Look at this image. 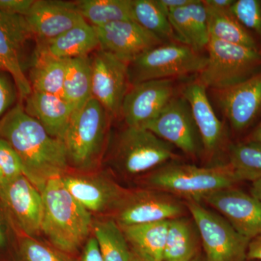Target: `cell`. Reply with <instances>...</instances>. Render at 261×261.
I'll return each mask as SVG.
<instances>
[{"mask_svg": "<svg viewBox=\"0 0 261 261\" xmlns=\"http://www.w3.org/2000/svg\"><path fill=\"white\" fill-rule=\"evenodd\" d=\"M200 240L193 220L183 216L169 220L163 261H191L198 255Z\"/></svg>", "mask_w": 261, "mask_h": 261, "instance_id": "obj_24", "label": "cell"}, {"mask_svg": "<svg viewBox=\"0 0 261 261\" xmlns=\"http://www.w3.org/2000/svg\"><path fill=\"white\" fill-rule=\"evenodd\" d=\"M247 259L261 260V235L252 239L249 244Z\"/></svg>", "mask_w": 261, "mask_h": 261, "instance_id": "obj_40", "label": "cell"}, {"mask_svg": "<svg viewBox=\"0 0 261 261\" xmlns=\"http://www.w3.org/2000/svg\"><path fill=\"white\" fill-rule=\"evenodd\" d=\"M207 61V56L184 43H163L128 63L130 85L200 73Z\"/></svg>", "mask_w": 261, "mask_h": 261, "instance_id": "obj_6", "label": "cell"}, {"mask_svg": "<svg viewBox=\"0 0 261 261\" xmlns=\"http://www.w3.org/2000/svg\"><path fill=\"white\" fill-rule=\"evenodd\" d=\"M238 182L229 165L199 167L169 163L150 173L146 184L157 191L200 202L206 196Z\"/></svg>", "mask_w": 261, "mask_h": 261, "instance_id": "obj_4", "label": "cell"}, {"mask_svg": "<svg viewBox=\"0 0 261 261\" xmlns=\"http://www.w3.org/2000/svg\"><path fill=\"white\" fill-rule=\"evenodd\" d=\"M173 146L141 127L126 126L115 137L109 154L110 164L126 176H137L174 159Z\"/></svg>", "mask_w": 261, "mask_h": 261, "instance_id": "obj_5", "label": "cell"}, {"mask_svg": "<svg viewBox=\"0 0 261 261\" xmlns=\"http://www.w3.org/2000/svg\"><path fill=\"white\" fill-rule=\"evenodd\" d=\"M194 0H155L156 4L166 15L178 8H183L192 3Z\"/></svg>", "mask_w": 261, "mask_h": 261, "instance_id": "obj_39", "label": "cell"}, {"mask_svg": "<svg viewBox=\"0 0 261 261\" xmlns=\"http://www.w3.org/2000/svg\"><path fill=\"white\" fill-rule=\"evenodd\" d=\"M0 200L23 237L42 232V193L24 175L0 185Z\"/></svg>", "mask_w": 261, "mask_h": 261, "instance_id": "obj_10", "label": "cell"}, {"mask_svg": "<svg viewBox=\"0 0 261 261\" xmlns=\"http://www.w3.org/2000/svg\"><path fill=\"white\" fill-rule=\"evenodd\" d=\"M15 92L14 87L5 75L0 74V116L12 106L14 102Z\"/></svg>", "mask_w": 261, "mask_h": 261, "instance_id": "obj_36", "label": "cell"}, {"mask_svg": "<svg viewBox=\"0 0 261 261\" xmlns=\"http://www.w3.org/2000/svg\"><path fill=\"white\" fill-rule=\"evenodd\" d=\"M132 19L163 43L181 42L155 0H132Z\"/></svg>", "mask_w": 261, "mask_h": 261, "instance_id": "obj_29", "label": "cell"}, {"mask_svg": "<svg viewBox=\"0 0 261 261\" xmlns=\"http://www.w3.org/2000/svg\"><path fill=\"white\" fill-rule=\"evenodd\" d=\"M208 261H245L251 240L240 234L223 216L200 202L187 201Z\"/></svg>", "mask_w": 261, "mask_h": 261, "instance_id": "obj_8", "label": "cell"}, {"mask_svg": "<svg viewBox=\"0 0 261 261\" xmlns=\"http://www.w3.org/2000/svg\"><path fill=\"white\" fill-rule=\"evenodd\" d=\"M18 250L21 261H73L69 255L29 237H22Z\"/></svg>", "mask_w": 261, "mask_h": 261, "instance_id": "obj_32", "label": "cell"}, {"mask_svg": "<svg viewBox=\"0 0 261 261\" xmlns=\"http://www.w3.org/2000/svg\"><path fill=\"white\" fill-rule=\"evenodd\" d=\"M145 128L190 156L198 154L202 146L191 108L182 95L173 97Z\"/></svg>", "mask_w": 261, "mask_h": 261, "instance_id": "obj_11", "label": "cell"}, {"mask_svg": "<svg viewBox=\"0 0 261 261\" xmlns=\"http://www.w3.org/2000/svg\"><path fill=\"white\" fill-rule=\"evenodd\" d=\"M99 49L126 63L163 42L134 20L113 22L94 27Z\"/></svg>", "mask_w": 261, "mask_h": 261, "instance_id": "obj_15", "label": "cell"}, {"mask_svg": "<svg viewBox=\"0 0 261 261\" xmlns=\"http://www.w3.org/2000/svg\"><path fill=\"white\" fill-rule=\"evenodd\" d=\"M130 261H148L146 260L142 256H140L139 254L134 251V250H130Z\"/></svg>", "mask_w": 261, "mask_h": 261, "instance_id": "obj_45", "label": "cell"}, {"mask_svg": "<svg viewBox=\"0 0 261 261\" xmlns=\"http://www.w3.org/2000/svg\"><path fill=\"white\" fill-rule=\"evenodd\" d=\"M0 169L7 181L23 175V164L16 151L0 138Z\"/></svg>", "mask_w": 261, "mask_h": 261, "instance_id": "obj_35", "label": "cell"}, {"mask_svg": "<svg viewBox=\"0 0 261 261\" xmlns=\"http://www.w3.org/2000/svg\"><path fill=\"white\" fill-rule=\"evenodd\" d=\"M207 61L197 80L206 88L221 90L261 71V51L210 38Z\"/></svg>", "mask_w": 261, "mask_h": 261, "instance_id": "obj_7", "label": "cell"}, {"mask_svg": "<svg viewBox=\"0 0 261 261\" xmlns=\"http://www.w3.org/2000/svg\"><path fill=\"white\" fill-rule=\"evenodd\" d=\"M231 11L247 30L256 34L261 51V0H235Z\"/></svg>", "mask_w": 261, "mask_h": 261, "instance_id": "obj_33", "label": "cell"}, {"mask_svg": "<svg viewBox=\"0 0 261 261\" xmlns=\"http://www.w3.org/2000/svg\"><path fill=\"white\" fill-rule=\"evenodd\" d=\"M184 206L173 195L157 191L128 192L115 211L120 226H135L181 217Z\"/></svg>", "mask_w": 261, "mask_h": 261, "instance_id": "obj_13", "label": "cell"}, {"mask_svg": "<svg viewBox=\"0 0 261 261\" xmlns=\"http://www.w3.org/2000/svg\"><path fill=\"white\" fill-rule=\"evenodd\" d=\"M8 244V234L3 219L0 217V249L4 248Z\"/></svg>", "mask_w": 261, "mask_h": 261, "instance_id": "obj_42", "label": "cell"}, {"mask_svg": "<svg viewBox=\"0 0 261 261\" xmlns=\"http://www.w3.org/2000/svg\"><path fill=\"white\" fill-rule=\"evenodd\" d=\"M111 120L92 97L74 111L61 139L69 166L82 172L97 167L109 138Z\"/></svg>", "mask_w": 261, "mask_h": 261, "instance_id": "obj_3", "label": "cell"}, {"mask_svg": "<svg viewBox=\"0 0 261 261\" xmlns=\"http://www.w3.org/2000/svg\"><path fill=\"white\" fill-rule=\"evenodd\" d=\"M32 38L25 17L0 10V63L11 75L21 99L32 92L21 62L22 49Z\"/></svg>", "mask_w": 261, "mask_h": 261, "instance_id": "obj_14", "label": "cell"}, {"mask_svg": "<svg viewBox=\"0 0 261 261\" xmlns=\"http://www.w3.org/2000/svg\"><path fill=\"white\" fill-rule=\"evenodd\" d=\"M67 61L37 47L29 73V81L32 91L63 97Z\"/></svg>", "mask_w": 261, "mask_h": 261, "instance_id": "obj_25", "label": "cell"}, {"mask_svg": "<svg viewBox=\"0 0 261 261\" xmlns=\"http://www.w3.org/2000/svg\"><path fill=\"white\" fill-rule=\"evenodd\" d=\"M92 229L103 260L130 261L129 245L121 227L114 219L95 221Z\"/></svg>", "mask_w": 261, "mask_h": 261, "instance_id": "obj_31", "label": "cell"}, {"mask_svg": "<svg viewBox=\"0 0 261 261\" xmlns=\"http://www.w3.org/2000/svg\"><path fill=\"white\" fill-rule=\"evenodd\" d=\"M249 140L255 141V142H260L261 143V121L258 125L255 127V129L252 132Z\"/></svg>", "mask_w": 261, "mask_h": 261, "instance_id": "obj_44", "label": "cell"}, {"mask_svg": "<svg viewBox=\"0 0 261 261\" xmlns=\"http://www.w3.org/2000/svg\"><path fill=\"white\" fill-rule=\"evenodd\" d=\"M251 195L261 202V179L252 182Z\"/></svg>", "mask_w": 261, "mask_h": 261, "instance_id": "obj_43", "label": "cell"}, {"mask_svg": "<svg viewBox=\"0 0 261 261\" xmlns=\"http://www.w3.org/2000/svg\"><path fill=\"white\" fill-rule=\"evenodd\" d=\"M25 100L24 110L27 114L37 120L49 135L61 140L74 108L61 96L36 91Z\"/></svg>", "mask_w": 261, "mask_h": 261, "instance_id": "obj_21", "label": "cell"}, {"mask_svg": "<svg viewBox=\"0 0 261 261\" xmlns=\"http://www.w3.org/2000/svg\"><path fill=\"white\" fill-rule=\"evenodd\" d=\"M209 8L218 10H230L235 0H202Z\"/></svg>", "mask_w": 261, "mask_h": 261, "instance_id": "obj_41", "label": "cell"}, {"mask_svg": "<svg viewBox=\"0 0 261 261\" xmlns=\"http://www.w3.org/2000/svg\"><path fill=\"white\" fill-rule=\"evenodd\" d=\"M63 97L74 108L80 109L92 98V66L89 56L67 61Z\"/></svg>", "mask_w": 261, "mask_h": 261, "instance_id": "obj_27", "label": "cell"}, {"mask_svg": "<svg viewBox=\"0 0 261 261\" xmlns=\"http://www.w3.org/2000/svg\"><path fill=\"white\" fill-rule=\"evenodd\" d=\"M237 181L261 179V143L247 140L228 147V163Z\"/></svg>", "mask_w": 261, "mask_h": 261, "instance_id": "obj_30", "label": "cell"}, {"mask_svg": "<svg viewBox=\"0 0 261 261\" xmlns=\"http://www.w3.org/2000/svg\"><path fill=\"white\" fill-rule=\"evenodd\" d=\"M215 91L220 108L235 132L246 130L261 116V71L241 83Z\"/></svg>", "mask_w": 261, "mask_h": 261, "instance_id": "obj_17", "label": "cell"}, {"mask_svg": "<svg viewBox=\"0 0 261 261\" xmlns=\"http://www.w3.org/2000/svg\"><path fill=\"white\" fill-rule=\"evenodd\" d=\"M0 70H5L4 68H3V66L2 65L1 63H0Z\"/></svg>", "mask_w": 261, "mask_h": 261, "instance_id": "obj_48", "label": "cell"}, {"mask_svg": "<svg viewBox=\"0 0 261 261\" xmlns=\"http://www.w3.org/2000/svg\"><path fill=\"white\" fill-rule=\"evenodd\" d=\"M6 178H5L4 175H3V172H2L1 169H0V185L4 184L5 182H6Z\"/></svg>", "mask_w": 261, "mask_h": 261, "instance_id": "obj_47", "label": "cell"}, {"mask_svg": "<svg viewBox=\"0 0 261 261\" xmlns=\"http://www.w3.org/2000/svg\"><path fill=\"white\" fill-rule=\"evenodd\" d=\"M84 247L82 261H104L99 245L94 237L89 238Z\"/></svg>", "mask_w": 261, "mask_h": 261, "instance_id": "obj_38", "label": "cell"}, {"mask_svg": "<svg viewBox=\"0 0 261 261\" xmlns=\"http://www.w3.org/2000/svg\"><path fill=\"white\" fill-rule=\"evenodd\" d=\"M0 138L16 151L24 176L40 192L47 181L64 176L70 167L62 140L49 135L20 105L0 120Z\"/></svg>", "mask_w": 261, "mask_h": 261, "instance_id": "obj_1", "label": "cell"}, {"mask_svg": "<svg viewBox=\"0 0 261 261\" xmlns=\"http://www.w3.org/2000/svg\"><path fill=\"white\" fill-rule=\"evenodd\" d=\"M41 193L42 232L57 250L74 255L88 240L93 226L91 213L70 195L62 177L47 181Z\"/></svg>", "mask_w": 261, "mask_h": 261, "instance_id": "obj_2", "label": "cell"}, {"mask_svg": "<svg viewBox=\"0 0 261 261\" xmlns=\"http://www.w3.org/2000/svg\"><path fill=\"white\" fill-rule=\"evenodd\" d=\"M203 200L245 238L252 240L261 235V202L253 196L231 187L206 196Z\"/></svg>", "mask_w": 261, "mask_h": 261, "instance_id": "obj_16", "label": "cell"}, {"mask_svg": "<svg viewBox=\"0 0 261 261\" xmlns=\"http://www.w3.org/2000/svg\"><path fill=\"white\" fill-rule=\"evenodd\" d=\"M37 47L61 59H73L89 56L99 49L95 29L85 20L45 44Z\"/></svg>", "mask_w": 261, "mask_h": 261, "instance_id": "obj_22", "label": "cell"}, {"mask_svg": "<svg viewBox=\"0 0 261 261\" xmlns=\"http://www.w3.org/2000/svg\"><path fill=\"white\" fill-rule=\"evenodd\" d=\"M187 10L195 34V49L201 51L207 49L210 41L207 10L202 0H194L187 6Z\"/></svg>", "mask_w": 261, "mask_h": 261, "instance_id": "obj_34", "label": "cell"}, {"mask_svg": "<svg viewBox=\"0 0 261 261\" xmlns=\"http://www.w3.org/2000/svg\"><path fill=\"white\" fill-rule=\"evenodd\" d=\"M205 6L210 38L260 50L258 44L251 33L239 21L231 10H218L205 5Z\"/></svg>", "mask_w": 261, "mask_h": 261, "instance_id": "obj_26", "label": "cell"}, {"mask_svg": "<svg viewBox=\"0 0 261 261\" xmlns=\"http://www.w3.org/2000/svg\"><path fill=\"white\" fill-rule=\"evenodd\" d=\"M191 261H208L207 260V258H206L205 255H200V254H198V255H197V256L194 257L193 259Z\"/></svg>", "mask_w": 261, "mask_h": 261, "instance_id": "obj_46", "label": "cell"}, {"mask_svg": "<svg viewBox=\"0 0 261 261\" xmlns=\"http://www.w3.org/2000/svg\"><path fill=\"white\" fill-rule=\"evenodd\" d=\"M35 0H0V10L25 16Z\"/></svg>", "mask_w": 261, "mask_h": 261, "instance_id": "obj_37", "label": "cell"}, {"mask_svg": "<svg viewBox=\"0 0 261 261\" xmlns=\"http://www.w3.org/2000/svg\"><path fill=\"white\" fill-rule=\"evenodd\" d=\"M75 4L84 20L94 27L133 20L132 0H80Z\"/></svg>", "mask_w": 261, "mask_h": 261, "instance_id": "obj_28", "label": "cell"}, {"mask_svg": "<svg viewBox=\"0 0 261 261\" xmlns=\"http://www.w3.org/2000/svg\"><path fill=\"white\" fill-rule=\"evenodd\" d=\"M24 17L37 45L53 40L84 20L75 2L60 0H35Z\"/></svg>", "mask_w": 261, "mask_h": 261, "instance_id": "obj_18", "label": "cell"}, {"mask_svg": "<svg viewBox=\"0 0 261 261\" xmlns=\"http://www.w3.org/2000/svg\"><path fill=\"white\" fill-rule=\"evenodd\" d=\"M181 95L191 108L204 150L213 155L224 145L225 129L209 101L207 88L197 80L185 86Z\"/></svg>", "mask_w": 261, "mask_h": 261, "instance_id": "obj_20", "label": "cell"}, {"mask_svg": "<svg viewBox=\"0 0 261 261\" xmlns=\"http://www.w3.org/2000/svg\"><path fill=\"white\" fill-rule=\"evenodd\" d=\"M62 179L73 198L90 213L116 211L128 192L101 175L65 174Z\"/></svg>", "mask_w": 261, "mask_h": 261, "instance_id": "obj_19", "label": "cell"}, {"mask_svg": "<svg viewBox=\"0 0 261 261\" xmlns=\"http://www.w3.org/2000/svg\"><path fill=\"white\" fill-rule=\"evenodd\" d=\"M92 97L111 119L121 116L122 104L130 88L128 63L98 49L91 58Z\"/></svg>", "mask_w": 261, "mask_h": 261, "instance_id": "obj_9", "label": "cell"}, {"mask_svg": "<svg viewBox=\"0 0 261 261\" xmlns=\"http://www.w3.org/2000/svg\"><path fill=\"white\" fill-rule=\"evenodd\" d=\"M168 221L120 226L130 250L148 261H163Z\"/></svg>", "mask_w": 261, "mask_h": 261, "instance_id": "obj_23", "label": "cell"}, {"mask_svg": "<svg viewBox=\"0 0 261 261\" xmlns=\"http://www.w3.org/2000/svg\"><path fill=\"white\" fill-rule=\"evenodd\" d=\"M176 96L174 80L147 81L132 85L123 99L121 116L126 126L145 128Z\"/></svg>", "mask_w": 261, "mask_h": 261, "instance_id": "obj_12", "label": "cell"}]
</instances>
